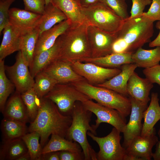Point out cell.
<instances>
[{
	"mask_svg": "<svg viewBox=\"0 0 160 160\" xmlns=\"http://www.w3.org/2000/svg\"><path fill=\"white\" fill-rule=\"evenodd\" d=\"M154 22L142 15L124 20L116 33L112 53L132 54L150 42L154 32Z\"/></svg>",
	"mask_w": 160,
	"mask_h": 160,
	"instance_id": "6da1fadb",
	"label": "cell"
},
{
	"mask_svg": "<svg viewBox=\"0 0 160 160\" xmlns=\"http://www.w3.org/2000/svg\"><path fill=\"white\" fill-rule=\"evenodd\" d=\"M72 121L71 116L63 115L53 102L43 97L37 114L34 120L30 122L28 131L39 134L40 143L43 148L52 134L65 138Z\"/></svg>",
	"mask_w": 160,
	"mask_h": 160,
	"instance_id": "7a4b0ae2",
	"label": "cell"
},
{
	"mask_svg": "<svg viewBox=\"0 0 160 160\" xmlns=\"http://www.w3.org/2000/svg\"><path fill=\"white\" fill-rule=\"evenodd\" d=\"M89 24H73L57 38L58 59L72 63L91 57L87 33Z\"/></svg>",
	"mask_w": 160,
	"mask_h": 160,
	"instance_id": "3957f363",
	"label": "cell"
},
{
	"mask_svg": "<svg viewBox=\"0 0 160 160\" xmlns=\"http://www.w3.org/2000/svg\"><path fill=\"white\" fill-rule=\"evenodd\" d=\"M92 113L87 110L82 102L75 103L71 115L72 121L68 128L65 138L78 143L81 147L85 160H97V153L87 140L88 131L96 135L95 131L89 123Z\"/></svg>",
	"mask_w": 160,
	"mask_h": 160,
	"instance_id": "277c9868",
	"label": "cell"
},
{
	"mask_svg": "<svg viewBox=\"0 0 160 160\" xmlns=\"http://www.w3.org/2000/svg\"><path fill=\"white\" fill-rule=\"evenodd\" d=\"M71 83L91 100L117 110L126 117L130 114L131 105L129 97L107 88L94 86L86 79Z\"/></svg>",
	"mask_w": 160,
	"mask_h": 160,
	"instance_id": "5b68a950",
	"label": "cell"
},
{
	"mask_svg": "<svg viewBox=\"0 0 160 160\" xmlns=\"http://www.w3.org/2000/svg\"><path fill=\"white\" fill-rule=\"evenodd\" d=\"M81 9L89 25L107 32L116 33L124 20L99 1L88 7H81Z\"/></svg>",
	"mask_w": 160,
	"mask_h": 160,
	"instance_id": "8992f818",
	"label": "cell"
},
{
	"mask_svg": "<svg viewBox=\"0 0 160 160\" xmlns=\"http://www.w3.org/2000/svg\"><path fill=\"white\" fill-rule=\"evenodd\" d=\"M44 97L52 101L60 112L67 116H71L76 102L83 103L91 100L71 83L57 84Z\"/></svg>",
	"mask_w": 160,
	"mask_h": 160,
	"instance_id": "52a82bcc",
	"label": "cell"
},
{
	"mask_svg": "<svg viewBox=\"0 0 160 160\" xmlns=\"http://www.w3.org/2000/svg\"><path fill=\"white\" fill-rule=\"evenodd\" d=\"M121 133L113 127L107 135L103 137L96 136L90 131L87 135L99 145L100 150L97 153V160H125L126 149L120 143Z\"/></svg>",
	"mask_w": 160,
	"mask_h": 160,
	"instance_id": "ba28073f",
	"label": "cell"
},
{
	"mask_svg": "<svg viewBox=\"0 0 160 160\" xmlns=\"http://www.w3.org/2000/svg\"><path fill=\"white\" fill-rule=\"evenodd\" d=\"M82 103L86 109L94 113L97 117L95 124L91 125L95 131L101 123H105L123 133L127 124V120L126 117L119 111L95 103L92 100Z\"/></svg>",
	"mask_w": 160,
	"mask_h": 160,
	"instance_id": "9c48e42d",
	"label": "cell"
},
{
	"mask_svg": "<svg viewBox=\"0 0 160 160\" xmlns=\"http://www.w3.org/2000/svg\"><path fill=\"white\" fill-rule=\"evenodd\" d=\"M29 65L20 51L16 57L12 65H5V71L14 84L17 92L22 94L33 87L35 80L29 71Z\"/></svg>",
	"mask_w": 160,
	"mask_h": 160,
	"instance_id": "30bf717a",
	"label": "cell"
},
{
	"mask_svg": "<svg viewBox=\"0 0 160 160\" xmlns=\"http://www.w3.org/2000/svg\"><path fill=\"white\" fill-rule=\"evenodd\" d=\"M73 70L89 83L97 85L102 84L120 73L117 68L102 67L92 63L77 61L71 63Z\"/></svg>",
	"mask_w": 160,
	"mask_h": 160,
	"instance_id": "8fae6325",
	"label": "cell"
},
{
	"mask_svg": "<svg viewBox=\"0 0 160 160\" xmlns=\"http://www.w3.org/2000/svg\"><path fill=\"white\" fill-rule=\"evenodd\" d=\"M87 33L91 57H101L112 53L116 33L107 32L90 25L87 27Z\"/></svg>",
	"mask_w": 160,
	"mask_h": 160,
	"instance_id": "7c38bea8",
	"label": "cell"
},
{
	"mask_svg": "<svg viewBox=\"0 0 160 160\" xmlns=\"http://www.w3.org/2000/svg\"><path fill=\"white\" fill-rule=\"evenodd\" d=\"M158 141L154 128L151 132L145 136L135 137L126 149L125 160H151L153 157L152 149Z\"/></svg>",
	"mask_w": 160,
	"mask_h": 160,
	"instance_id": "4fadbf2b",
	"label": "cell"
},
{
	"mask_svg": "<svg viewBox=\"0 0 160 160\" xmlns=\"http://www.w3.org/2000/svg\"><path fill=\"white\" fill-rule=\"evenodd\" d=\"M131 105L129 119L123 132L124 141L122 146L126 149L135 137L140 135L143 125L142 121L143 113L148 103L137 100L129 96Z\"/></svg>",
	"mask_w": 160,
	"mask_h": 160,
	"instance_id": "5bb4252c",
	"label": "cell"
},
{
	"mask_svg": "<svg viewBox=\"0 0 160 160\" xmlns=\"http://www.w3.org/2000/svg\"><path fill=\"white\" fill-rule=\"evenodd\" d=\"M41 15L16 7L9 9V24L21 35L29 32L36 27Z\"/></svg>",
	"mask_w": 160,
	"mask_h": 160,
	"instance_id": "9a60e30c",
	"label": "cell"
},
{
	"mask_svg": "<svg viewBox=\"0 0 160 160\" xmlns=\"http://www.w3.org/2000/svg\"><path fill=\"white\" fill-rule=\"evenodd\" d=\"M42 71L59 84L72 83L85 79L73 70L71 63L59 59L53 61Z\"/></svg>",
	"mask_w": 160,
	"mask_h": 160,
	"instance_id": "2e32d148",
	"label": "cell"
},
{
	"mask_svg": "<svg viewBox=\"0 0 160 160\" xmlns=\"http://www.w3.org/2000/svg\"><path fill=\"white\" fill-rule=\"evenodd\" d=\"M71 24L70 20L67 19L40 33L36 44L34 56L52 47L58 37Z\"/></svg>",
	"mask_w": 160,
	"mask_h": 160,
	"instance_id": "e0dca14e",
	"label": "cell"
},
{
	"mask_svg": "<svg viewBox=\"0 0 160 160\" xmlns=\"http://www.w3.org/2000/svg\"><path fill=\"white\" fill-rule=\"evenodd\" d=\"M153 84L147 78H143L134 72L129 78L127 86L128 95L141 102L148 103L150 100V92Z\"/></svg>",
	"mask_w": 160,
	"mask_h": 160,
	"instance_id": "ac0fdd59",
	"label": "cell"
},
{
	"mask_svg": "<svg viewBox=\"0 0 160 160\" xmlns=\"http://www.w3.org/2000/svg\"><path fill=\"white\" fill-rule=\"evenodd\" d=\"M137 67L134 63L123 65L121 66V71L120 73L97 86L107 88L127 96H128L127 91L128 81Z\"/></svg>",
	"mask_w": 160,
	"mask_h": 160,
	"instance_id": "d6986e66",
	"label": "cell"
},
{
	"mask_svg": "<svg viewBox=\"0 0 160 160\" xmlns=\"http://www.w3.org/2000/svg\"><path fill=\"white\" fill-rule=\"evenodd\" d=\"M2 113L4 118L25 123L30 121L21 94L16 91L9 98Z\"/></svg>",
	"mask_w": 160,
	"mask_h": 160,
	"instance_id": "ffe728a7",
	"label": "cell"
},
{
	"mask_svg": "<svg viewBox=\"0 0 160 160\" xmlns=\"http://www.w3.org/2000/svg\"><path fill=\"white\" fill-rule=\"evenodd\" d=\"M159 101L158 93L152 92L150 104L143 113L144 122L140 135L142 136H145L150 133L155 124L160 120Z\"/></svg>",
	"mask_w": 160,
	"mask_h": 160,
	"instance_id": "44dd1931",
	"label": "cell"
},
{
	"mask_svg": "<svg viewBox=\"0 0 160 160\" xmlns=\"http://www.w3.org/2000/svg\"><path fill=\"white\" fill-rule=\"evenodd\" d=\"M3 37L0 47V60L20 50L21 36L9 24L2 31Z\"/></svg>",
	"mask_w": 160,
	"mask_h": 160,
	"instance_id": "7402d4cb",
	"label": "cell"
},
{
	"mask_svg": "<svg viewBox=\"0 0 160 160\" xmlns=\"http://www.w3.org/2000/svg\"><path fill=\"white\" fill-rule=\"evenodd\" d=\"M132 56V54L128 53H112L100 57L86 58L80 61L92 63L106 68H117L124 64L133 63Z\"/></svg>",
	"mask_w": 160,
	"mask_h": 160,
	"instance_id": "603a6c76",
	"label": "cell"
},
{
	"mask_svg": "<svg viewBox=\"0 0 160 160\" xmlns=\"http://www.w3.org/2000/svg\"><path fill=\"white\" fill-rule=\"evenodd\" d=\"M67 19L66 16L61 11L50 3L45 5L44 12L36 28L40 34Z\"/></svg>",
	"mask_w": 160,
	"mask_h": 160,
	"instance_id": "cb8c5ba5",
	"label": "cell"
},
{
	"mask_svg": "<svg viewBox=\"0 0 160 160\" xmlns=\"http://www.w3.org/2000/svg\"><path fill=\"white\" fill-rule=\"evenodd\" d=\"M59 44L57 39L54 45L49 49L43 51L35 55L30 71L33 78L46 67L58 59Z\"/></svg>",
	"mask_w": 160,
	"mask_h": 160,
	"instance_id": "d4e9b609",
	"label": "cell"
},
{
	"mask_svg": "<svg viewBox=\"0 0 160 160\" xmlns=\"http://www.w3.org/2000/svg\"><path fill=\"white\" fill-rule=\"evenodd\" d=\"M51 3L65 15L72 24L88 23L81 7L75 0H51Z\"/></svg>",
	"mask_w": 160,
	"mask_h": 160,
	"instance_id": "484cf974",
	"label": "cell"
},
{
	"mask_svg": "<svg viewBox=\"0 0 160 160\" xmlns=\"http://www.w3.org/2000/svg\"><path fill=\"white\" fill-rule=\"evenodd\" d=\"M28 151L22 138L2 141L0 146V160H17Z\"/></svg>",
	"mask_w": 160,
	"mask_h": 160,
	"instance_id": "4316f807",
	"label": "cell"
},
{
	"mask_svg": "<svg viewBox=\"0 0 160 160\" xmlns=\"http://www.w3.org/2000/svg\"><path fill=\"white\" fill-rule=\"evenodd\" d=\"M132 58L137 67L144 68L153 67L160 62V47L149 50L140 48L132 54Z\"/></svg>",
	"mask_w": 160,
	"mask_h": 160,
	"instance_id": "83f0119b",
	"label": "cell"
},
{
	"mask_svg": "<svg viewBox=\"0 0 160 160\" xmlns=\"http://www.w3.org/2000/svg\"><path fill=\"white\" fill-rule=\"evenodd\" d=\"M64 151L80 152L82 150L77 142L68 140L57 135L52 134L49 142L43 148L41 154L49 152Z\"/></svg>",
	"mask_w": 160,
	"mask_h": 160,
	"instance_id": "f1b7e54d",
	"label": "cell"
},
{
	"mask_svg": "<svg viewBox=\"0 0 160 160\" xmlns=\"http://www.w3.org/2000/svg\"><path fill=\"white\" fill-rule=\"evenodd\" d=\"M26 124L4 118L1 121V125L2 141L21 138L28 131Z\"/></svg>",
	"mask_w": 160,
	"mask_h": 160,
	"instance_id": "f546056e",
	"label": "cell"
},
{
	"mask_svg": "<svg viewBox=\"0 0 160 160\" xmlns=\"http://www.w3.org/2000/svg\"><path fill=\"white\" fill-rule=\"evenodd\" d=\"M39 34L38 30L35 28L21 36L20 51L28 63L29 68L34 59L36 44Z\"/></svg>",
	"mask_w": 160,
	"mask_h": 160,
	"instance_id": "4dcf8cb0",
	"label": "cell"
},
{
	"mask_svg": "<svg viewBox=\"0 0 160 160\" xmlns=\"http://www.w3.org/2000/svg\"><path fill=\"white\" fill-rule=\"evenodd\" d=\"M33 88L37 96L41 99L53 88L57 81L43 71L35 77Z\"/></svg>",
	"mask_w": 160,
	"mask_h": 160,
	"instance_id": "1f68e13d",
	"label": "cell"
},
{
	"mask_svg": "<svg viewBox=\"0 0 160 160\" xmlns=\"http://www.w3.org/2000/svg\"><path fill=\"white\" fill-rule=\"evenodd\" d=\"M15 87L5 74L4 60H0V110L3 111L7 99Z\"/></svg>",
	"mask_w": 160,
	"mask_h": 160,
	"instance_id": "d6a6232c",
	"label": "cell"
},
{
	"mask_svg": "<svg viewBox=\"0 0 160 160\" xmlns=\"http://www.w3.org/2000/svg\"><path fill=\"white\" fill-rule=\"evenodd\" d=\"M21 96L30 121H33L37 114L41 99L37 96L33 87L21 94Z\"/></svg>",
	"mask_w": 160,
	"mask_h": 160,
	"instance_id": "836d02e7",
	"label": "cell"
},
{
	"mask_svg": "<svg viewBox=\"0 0 160 160\" xmlns=\"http://www.w3.org/2000/svg\"><path fill=\"white\" fill-rule=\"evenodd\" d=\"M31 156V160H39L43 148L39 140L40 135L37 132L27 133L22 137Z\"/></svg>",
	"mask_w": 160,
	"mask_h": 160,
	"instance_id": "e575fe53",
	"label": "cell"
},
{
	"mask_svg": "<svg viewBox=\"0 0 160 160\" xmlns=\"http://www.w3.org/2000/svg\"><path fill=\"white\" fill-rule=\"evenodd\" d=\"M126 0H99L114 11L123 20L129 17Z\"/></svg>",
	"mask_w": 160,
	"mask_h": 160,
	"instance_id": "d590c367",
	"label": "cell"
},
{
	"mask_svg": "<svg viewBox=\"0 0 160 160\" xmlns=\"http://www.w3.org/2000/svg\"><path fill=\"white\" fill-rule=\"evenodd\" d=\"M16 0H0V34L9 23V12L11 5Z\"/></svg>",
	"mask_w": 160,
	"mask_h": 160,
	"instance_id": "8d00e7d4",
	"label": "cell"
},
{
	"mask_svg": "<svg viewBox=\"0 0 160 160\" xmlns=\"http://www.w3.org/2000/svg\"><path fill=\"white\" fill-rule=\"evenodd\" d=\"M24 9L40 15L44 13L46 2L45 0H23Z\"/></svg>",
	"mask_w": 160,
	"mask_h": 160,
	"instance_id": "74e56055",
	"label": "cell"
},
{
	"mask_svg": "<svg viewBox=\"0 0 160 160\" xmlns=\"http://www.w3.org/2000/svg\"><path fill=\"white\" fill-rule=\"evenodd\" d=\"M132 5L129 18L142 15L146 6L151 4L152 0H131Z\"/></svg>",
	"mask_w": 160,
	"mask_h": 160,
	"instance_id": "f35d334b",
	"label": "cell"
},
{
	"mask_svg": "<svg viewBox=\"0 0 160 160\" xmlns=\"http://www.w3.org/2000/svg\"><path fill=\"white\" fill-rule=\"evenodd\" d=\"M151 6L148 11L142 15L154 22L160 21V0H152Z\"/></svg>",
	"mask_w": 160,
	"mask_h": 160,
	"instance_id": "ab89813d",
	"label": "cell"
},
{
	"mask_svg": "<svg viewBox=\"0 0 160 160\" xmlns=\"http://www.w3.org/2000/svg\"><path fill=\"white\" fill-rule=\"evenodd\" d=\"M143 73L152 83H156L160 86V65L159 64L153 67L145 68Z\"/></svg>",
	"mask_w": 160,
	"mask_h": 160,
	"instance_id": "60d3db41",
	"label": "cell"
},
{
	"mask_svg": "<svg viewBox=\"0 0 160 160\" xmlns=\"http://www.w3.org/2000/svg\"><path fill=\"white\" fill-rule=\"evenodd\" d=\"M60 160H84V153L64 151H59Z\"/></svg>",
	"mask_w": 160,
	"mask_h": 160,
	"instance_id": "b9f144b4",
	"label": "cell"
},
{
	"mask_svg": "<svg viewBox=\"0 0 160 160\" xmlns=\"http://www.w3.org/2000/svg\"><path fill=\"white\" fill-rule=\"evenodd\" d=\"M39 160H60L59 151L49 152L41 154Z\"/></svg>",
	"mask_w": 160,
	"mask_h": 160,
	"instance_id": "7bdbcfd3",
	"label": "cell"
},
{
	"mask_svg": "<svg viewBox=\"0 0 160 160\" xmlns=\"http://www.w3.org/2000/svg\"><path fill=\"white\" fill-rule=\"evenodd\" d=\"M156 27L159 30V33L153 41H150L149 46L151 47H160V21H158L156 23Z\"/></svg>",
	"mask_w": 160,
	"mask_h": 160,
	"instance_id": "ee69618b",
	"label": "cell"
},
{
	"mask_svg": "<svg viewBox=\"0 0 160 160\" xmlns=\"http://www.w3.org/2000/svg\"><path fill=\"white\" fill-rule=\"evenodd\" d=\"M160 140L156 145L155 151L153 153V158L154 160H160V128L158 132Z\"/></svg>",
	"mask_w": 160,
	"mask_h": 160,
	"instance_id": "f6af8a7d",
	"label": "cell"
},
{
	"mask_svg": "<svg viewBox=\"0 0 160 160\" xmlns=\"http://www.w3.org/2000/svg\"><path fill=\"white\" fill-rule=\"evenodd\" d=\"M99 0H79L78 3L81 7H86L99 1Z\"/></svg>",
	"mask_w": 160,
	"mask_h": 160,
	"instance_id": "bcb514c9",
	"label": "cell"
},
{
	"mask_svg": "<svg viewBox=\"0 0 160 160\" xmlns=\"http://www.w3.org/2000/svg\"><path fill=\"white\" fill-rule=\"evenodd\" d=\"M17 160H31L29 152L28 151L19 157Z\"/></svg>",
	"mask_w": 160,
	"mask_h": 160,
	"instance_id": "7dc6e473",
	"label": "cell"
},
{
	"mask_svg": "<svg viewBox=\"0 0 160 160\" xmlns=\"http://www.w3.org/2000/svg\"><path fill=\"white\" fill-rule=\"evenodd\" d=\"M46 5L49 4L50 3H51V0H45Z\"/></svg>",
	"mask_w": 160,
	"mask_h": 160,
	"instance_id": "c3c4849f",
	"label": "cell"
},
{
	"mask_svg": "<svg viewBox=\"0 0 160 160\" xmlns=\"http://www.w3.org/2000/svg\"><path fill=\"white\" fill-rule=\"evenodd\" d=\"M75 0V1H77V2H78V1H79V0Z\"/></svg>",
	"mask_w": 160,
	"mask_h": 160,
	"instance_id": "681fc988",
	"label": "cell"
}]
</instances>
